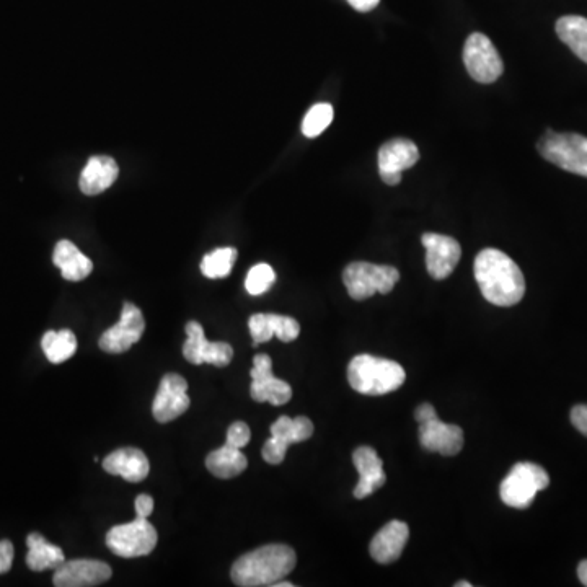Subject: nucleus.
I'll use <instances>...</instances> for the list:
<instances>
[{"label": "nucleus", "mask_w": 587, "mask_h": 587, "mask_svg": "<svg viewBox=\"0 0 587 587\" xmlns=\"http://www.w3.org/2000/svg\"><path fill=\"white\" fill-rule=\"evenodd\" d=\"M415 418L420 423L421 446L429 452L452 457L464 447V431L457 424H447L439 420L436 408L431 403H423L416 408Z\"/></svg>", "instance_id": "nucleus-7"}, {"label": "nucleus", "mask_w": 587, "mask_h": 587, "mask_svg": "<svg viewBox=\"0 0 587 587\" xmlns=\"http://www.w3.org/2000/svg\"><path fill=\"white\" fill-rule=\"evenodd\" d=\"M333 106L330 103H317L310 108L302 121V133L309 139L320 136L332 124Z\"/></svg>", "instance_id": "nucleus-28"}, {"label": "nucleus", "mask_w": 587, "mask_h": 587, "mask_svg": "<svg viewBox=\"0 0 587 587\" xmlns=\"http://www.w3.org/2000/svg\"><path fill=\"white\" fill-rule=\"evenodd\" d=\"M314 434V423L307 416H279L271 424V437L263 446V459L271 465H279L286 459L287 449L292 444L304 442Z\"/></svg>", "instance_id": "nucleus-10"}, {"label": "nucleus", "mask_w": 587, "mask_h": 587, "mask_svg": "<svg viewBox=\"0 0 587 587\" xmlns=\"http://www.w3.org/2000/svg\"><path fill=\"white\" fill-rule=\"evenodd\" d=\"M134 506H136L137 517L147 519L154 511V499H152V496L142 493V495L137 496Z\"/></svg>", "instance_id": "nucleus-35"}, {"label": "nucleus", "mask_w": 587, "mask_h": 587, "mask_svg": "<svg viewBox=\"0 0 587 587\" xmlns=\"http://www.w3.org/2000/svg\"><path fill=\"white\" fill-rule=\"evenodd\" d=\"M353 464L359 473V482L354 488V498L366 499L376 493L387 482L384 462L372 447L361 446L353 452Z\"/></svg>", "instance_id": "nucleus-18"}, {"label": "nucleus", "mask_w": 587, "mask_h": 587, "mask_svg": "<svg viewBox=\"0 0 587 587\" xmlns=\"http://www.w3.org/2000/svg\"><path fill=\"white\" fill-rule=\"evenodd\" d=\"M157 530L147 519L136 517L134 521L111 527L106 534V547L121 558L147 557L157 547Z\"/></svg>", "instance_id": "nucleus-8"}, {"label": "nucleus", "mask_w": 587, "mask_h": 587, "mask_svg": "<svg viewBox=\"0 0 587 587\" xmlns=\"http://www.w3.org/2000/svg\"><path fill=\"white\" fill-rule=\"evenodd\" d=\"M578 576L581 579V583L587 586V560L581 561L578 566Z\"/></svg>", "instance_id": "nucleus-37"}, {"label": "nucleus", "mask_w": 587, "mask_h": 587, "mask_svg": "<svg viewBox=\"0 0 587 587\" xmlns=\"http://www.w3.org/2000/svg\"><path fill=\"white\" fill-rule=\"evenodd\" d=\"M571 423L579 433L587 437V405H576L571 410Z\"/></svg>", "instance_id": "nucleus-34"}, {"label": "nucleus", "mask_w": 587, "mask_h": 587, "mask_svg": "<svg viewBox=\"0 0 587 587\" xmlns=\"http://www.w3.org/2000/svg\"><path fill=\"white\" fill-rule=\"evenodd\" d=\"M348 380L356 392L380 397L400 389L407 380V372L398 362L359 354L349 362Z\"/></svg>", "instance_id": "nucleus-3"}, {"label": "nucleus", "mask_w": 587, "mask_h": 587, "mask_svg": "<svg viewBox=\"0 0 587 587\" xmlns=\"http://www.w3.org/2000/svg\"><path fill=\"white\" fill-rule=\"evenodd\" d=\"M420 160V151L415 142L405 137H397L385 142L377 155L380 178L385 185L395 186L402 181V173L415 167Z\"/></svg>", "instance_id": "nucleus-14"}, {"label": "nucleus", "mask_w": 587, "mask_h": 587, "mask_svg": "<svg viewBox=\"0 0 587 587\" xmlns=\"http://www.w3.org/2000/svg\"><path fill=\"white\" fill-rule=\"evenodd\" d=\"M54 265L61 270L62 278L72 283L84 281L93 271V263L90 258L80 252L79 248L69 240H59L54 247Z\"/></svg>", "instance_id": "nucleus-22"}, {"label": "nucleus", "mask_w": 587, "mask_h": 587, "mask_svg": "<svg viewBox=\"0 0 587 587\" xmlns=\"http://www.w3.org/2000/svg\"><path fill=\"white\" fill-rule=\"evenodd\" d=\"M237 260V250L232 247L217 248L201 261V273L209 279L227 278Z\"/></svg>", "instance_id": "nucleus-27"}, {"label": "nucleus", "mask_w": 587, "mask_h": 587, "mask_svg": "<svg viewBox=\"0 0 587 587\" xmlns=\"http://www.w3.org/2000/svg\"><path fill=\"white\" fill-rule=\"evenodd\" d=\"M111 566L105 561L79 560L64 561L54 570L53 583L56 587H93L106 583L111 578Z\"/></svg>", "instance_id": "nucleus-17"}, {"label": "nucleus", "mask_w": 587, "mask_h": 587, "mask_svg": "<svg viewBox=\"0 0 587 587\" xmlns=\"http://www.w3.org/2000/svg\"><path fill=\"white\" fill-rule=\"evenodd\" d=\"M102 465L106 473L123 477L129 483L142 482L151 472V464H149L147 455L134 447H124V449L111 452L103 459Z\"/></svg>", "instance_id": "nucleus-20"}, {"label": "nucleus", "mask_w": 587, "mask_h": 587, "mask_svg": "<svg viewBox=\"0 0 587 587\" xmlns=\"http://www.w3.org/2000/svg\"><path fill=\"white\" fill-rule=\"evenodd\" d=\"M274 283H276V273L273 268L268 263H258L248 271L245 289L250 296H261L270 291Z\"/></svg>", "instance_id": "nucleus-29"}, {"label": "nucleus", "mask_w": 587, "mask_h": 587, "mask_svg": "<svg viewBox=\"0 0 587 587\" xmlns=\"http://www.w3.org/2000/svg\"><path fill=\"white\" fill-rule=\"evenodd\" d=\"M557 35L568 48L587 64V18L566 15L557 22Z\"/></svg>", "instance_id": "nucleus-25"}, {"label": "nucleus", "mask_w": 587, "mask_h": 587, "mask_svg": "<svg viewBox=\"0 0 587 587\" xmlns=\"http://www.w3.org/2000/svg\"><path fill=\"white\" fill-rule=\"evenodd\" d=\"M247 467V457L240 449L229 444H224L206 457V468L214 477L222 478V480L239 477L240 473L247 470Z\"/></svg>", "instance_id": "nucleus-24"}, {"label": "nucleus", "mask_w": 587, "mask_h": 587, "mask_svg": "<svg viewBox=\"0 0 587 587\" xmlns=\"http://www.w3.org/2000/svg\"><path fill=\"white\" fill-rule=\"evenodd\" d=\"M185 332L188 335V340L183 345V356L191 364H195V366L212 364L216 367H226L234 359V349L229 343L206 340L201 323L195 322V320L186 323Z\"/></svg>", "instance_id": "nucleus-12"}, {"label": "nucleus", "mask_w": 587, "mask_h": 587, "mask_svg": "<svg viewBox=\"0 0 587 587\" xmlns=\"http://www.w3.org/2000/svg\"><path fill=\"white\" fill-rule=\"evenodd\" d=\"M455 587H472V584L467 581H459V583H455Z\"/></svg>", "instance_id": "nucleus-38"}, {"label": "nucleus", "mask_w": 587, "mask_h": 587, "mask_svg": "<svg viewBox=\"0 0 587 587\" xmlns=\"http://www.w3.org/2000/svg\"><path fill=\"white\" fill-rule=\"evenodd\" d=\"M473 271L483 297L490 304L512 307L526 294V279L521 268L501 250H482L475 258Z\"/></svg>", "instance_id": "nucleus-1"}, {"label": "nucleus", "mask_w": 587, "mask_h": 587, "mask_svg": "<svg viewBox=\"0 0 587 587\" xmlns=\"http://www.w3.org/2000/svg\"><path fill=\"white\" fill-rule=\"evenodd\" d=\"M296 552L283 543L256 548L235 561L230 578L240 587L274 586L296 568Z\"/></svg>", "instance_id": "nucleus-2"}, {"label": "nucleus", "mask_w": 587, "mask_h": 587, "mask_svg": "<svg viewBox=\"0 0 587 587\" xmlns=\"http://www.w3.org/2000/svg\"><path fill=\"white\" fill-rule=\"evenodd\" d=\"M421 243L426 248V268L431 278L437 281L449 278L459 265L460 256H462L460 243L449 235L433 234V232L423 234Z\"/></svg>", "instance_id": "nucleus-16"}, {"label": "nucleus", "mask_w": 587, "mask_h": 587, "mask_svg": "<svg viewBox=\"0 0 587 587\" xmlns=\"http://www.w3.org/2000/svg\"><path fill=\"white\" fill-rule=\"evenodd\" d=\"M248 328H250V333H252L253 345L255 346L261 345V343H268L274 336L268 314L252 315L250 320H248Z\"/></svg>", "instance_id": "nucleus-31"}, {"label": "nucleus", "mask_w": 587, "mask_h": 587, "mask_svg": "<svg viewBox=\"0 0 587 587\" xmlns=\"http://www.w3.org/2000/svg\"><path fill=\"white\" fill-rule=\"evenodd\" d=\"M144 330H146V320L141 310L131 302H126L123 305L120 322L103 332L98 346L108 354L126 353L133 348V345H136L137 341L141 340Z\"/></svg>", "instance_id": "nucleus-11"}, {"label": "nucleus", "mask_w": 587, "mask_h": 587, "mask_svg": "<svg viewBox=\"0 0 587 587\" xmlns=\"http://www.w3.org/2000/svg\"><path fill=\"white\" fill-rule=\"evenodd\" d=\"M188 382L178 374H165L160 380L159 392L152 403V415L159 423L177 420L190 408Z\"/></svg>", "instance_id": "nucleus-15"}, {"label": "nucleus", "mask_w": 587, "mask_h": 587, "mask_svg": "<svg viewBox=\"0 0 587 587\" xmlns=\"http://www.w3.org/2000/svg\"><path fill=\"white\" fill-rule=\"evenodd\" d=\"M41 348L49 362L61 364L76 354L77 338L71 330H61V332L49 330L41 340Z\"/></svg>", "instance_id": "nucleus-26"}, {"label": "nucleus", "mask_w": 587, "mask_h": 587, "mask_svg": "<svg viewBox=\"0 0 587 587\" xmlns=\"http://www.w3.org/2000/svg\"><path fill=\"white\" fill-rule=\"evenodd\" d=\"M550 485V477L540 465L519 462L499 486V496L509 508L526 509L534 503L539 491Z\"/></svg>", "instance_id": "nucleus-6"}, {"label": "nucleus", "mask_w": 587, "mask_h": 587, "mask_svg": "<svg viewBox=\"0 0 587 587\" xmlns=\"http://www.w3.org/2000/svg\"><path fill=\"white\" fill-rule=\"evenodd\" d=\"M294 586V584L291 583H276L274 584V587H292Z\"/></svg>", "instance_id": "nucleus-39"}, {"label": "nucleus", "mask_w": 587, "mask_h": 587, "mask_svg": "<svg viewBox=\"0 0 587 587\" xmlns=\"http://www.w3.org/2000/svg\"><path fill=\"white\" fill-rule=\"evenodd\" d=\"M540 155L566 172L587 178V137L548 129L537 144Z\"/></svg>", "instance_id": "nucleus-5"}, {"label": "nucleus", "mask_w": 587, "mask_h": 587, "mask_svg": "<svg viewBox=\"0 0 587 587\" xmlns=\"http://www.w3.org/2000/svg\"><path fill=\"white\" fill-rule=\"evenodd\" d=\"M464 64L468 74L478 84H493L503 76V59L498 49L483 33H472L464 46Z\"/></svg>", "instance_id": "nucleus-9"}, {"label": "nucleus", "mask_w": 587, "mask_h": 587, "mask_svg": "<svg viewBox=\"0 0 587 587\" xmlns=\"http://www.w3.org/2000/svg\"><path fill=\"white\" fill-rule=\"evenodd\" d=\"M250 439H252V431L248 428L247 423L237 421V423L230 424L226 444L237 447V449H243V447L248 446Z\"/></svg>", "instance_id": "nucleus-32"}, {"label": "nucleus", "mask_w": 587, "mask_h": 587, "mask_svg": "<svg viewBox=\"0 0 587 587\" xmlns=\"http://www.w3.org/2000/svg\"><path fill=\"white\" fill-rule=\"evenodd\" d=\"M118 175H120V167L115 159H111L108 155L90 157L80 173V191L87 196L100 195L118 180Z\"/></svg>", "instance_id": "nucleus-21"}, {"label": "nucleus", "mask_w": 587, "mask_h": 587, "mask_svg": "<svg viewBox=\"0 0 587 587\" xmlns=\"http://www.w3.org/2000/svg\"><path fill=\"white\" fill-rule=\"evenodd\" d=\"M346 2H348L354 10L366 14V12H371V10L376 9L380 0H346Z\"/></svg>", "instance_id": "nucleus-36"}, {"label": "nucleus", "mask_w": 587, "mask_h": 587, "mask_svg": "<svg viewBox=\"0 0 587 587\" xmlns=\"http://www.w3.org/2000/svg\"><path fill=\"white\" fill-rule=\"evenodd\" d=\"M14 563V545L10 540L0 542V574L9 573Z\"/></svg>", "instance_id": "nucleus-33"}, {"label": "nucleus", "mask_w": 587, "mask_h": 587, "mask_svg": "<svg viewBox=\"0 0 587 587\" xmlns=\"http://www.w3.org/2000/svg\"><path fill=\"white\" fill-rule=\"evenodd\" d=\"M270 318L271 330L274 336L283 341V343H292L301 335V325L292 317L286 315L268 314Z\"/></svg>", "instance_id": "nucleus-30"}, {"label": "nucleus", "mask_w": 587, "mask_h": 587, "mask_svg": "<svg viewBox=\"0 0 587 587\" xmlns=\"http://www.w3.org/2000/svg\"><path fill=\"white\" fill-rule=\"evenodd\" d=\"M250 376V395L255 402H268L274 407H283L291 400V385L273 376V361L268 354H256Z\"/></svg>", "instance_id": "nucleus-13"}, {"label": "nucleus", "mask_w": 587, "mask_h": 587, "mask_svg": "<svg viewBox=\"0 0 587 587\" xmlns=\"http://www.w3.org/2000/svg\"><path fill=\"white\" fill-rule=\"evenodd\" d=\"M27 565L31 571L58 570L66 561V555L58 545L49 543L38 532L28 535Z\"/></svg>", "instance_id": "nucleus-23"}, {"label": "nucleus", "mask_w": 587, "mask_h": 587, "mask_svg": "<svg viewBox=\"0 0 587 587\" xmlns=\"http://www.w3.org/2000/svg\"><path fill=\"white\" fill-rule=\"evenodd\" d=\"M400 281L397 268L372 265L367 261H354L343 271V283L354 301H366L374 294H389Z\"/></svg>", "instance_id": "nucleus-4"}, {"label": "nucleus", "mask_w": 587, "mask_h": 587, "mask_svg": "<svg viewBox=\"0 0 587 587\" xmlns=\"http://www.w3.org/2000/svg\"><path fill=\"white\" fill-rule=\"evenodd\" d=\"M408 539H410V529L405 522H389L372 539L369 545L371 557L380 565H390L400 558L407 547Z\"/></svg>", "instance_id": "nucleus-19"}]
</instances>
